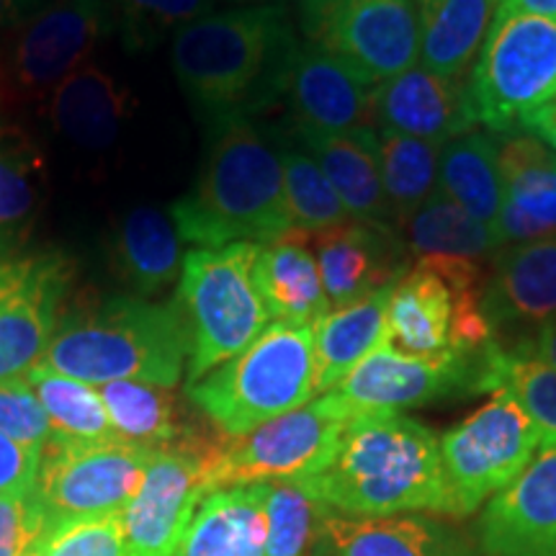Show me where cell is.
<instances>
[{"label":"cell","instance_id":"4dcf8cb0","mask_svg":"<svg viewBox=\"0 0 556 556\" xmlns=\"http://www.w3.org/2000/svg\"><path fill=\"white\" fill-rule=\"evenodd\" d=\"M176 556H268L258 486L208 492Z\"/></svg>","mask_w":556,"mask_h":556},{"label":"cell","instance_id":"cb8c5ba5","mask_svg":"<svg viewBox=\"0 0 556 556\" xmlns=\"http://www.w3.org/2000/svg\"><path fill=\"white\" fill-rule=\"evenodd\" d=\"M456 294L433 268H413L392 287L387 304V343L407 356L438 358L451 351Z\"/></svg>","mask_w":556,"mask_h":556},{"label":"cell","instance_id":"ab89813d","mask_svg":"<svg viewBox=\"0 0 556 556\" xmlns=\"http://www.w3.org/2000/svg\"><path fill=\"white\" fill-rule=\"evenodd\" d=\"M214 0H111V18L129 50H152L168 34L208 16Z\"/></svg>","mask_w":556,"mask_h":556},{"label":"cell","instance_id":"ac0fdd59","mask_svg":"<svg viewBox=\"0 0 556 556\" xmlns=\"http://www.w3.org/2000/svg\"><path fill=\"white\" fill-rule=\"evenodd\" d=\"M482 556H556V448L533 462L490 497L477 523Z\"/></svg>","mask_w":556,"mask_h":556},{"label":"cell","instance_id":"e575fe53","mask_svg":"<svg viewBox=\"0 0 556 556\" xmlns=\"http://www.w3.org/2000/svg\"><path fill=\"white\" fill-rule=\"evenodd\" d=\"M438 191L467 208L484 225H495L503 208V176H500L497 139L484 131H469L443 144Z\"/></svg>","mask_w":556,"mask_h":556},{"label":"cell","instance_id":"ee69618b","mask_svg":"<svg viewBox=\"0 0 556 556\" xmlns=\"http://www.w3.org/2000/svg\"><path fill=\"white\" fill-rule=\"evenodd\" d=\"M41 451L0 433V495H26L37 484Z\"/></svg>","mask_w":556,"mask_h":556},{"label":"cell","instance_id":"e0dca14e","mask_svg":"<svg viewBox=\"0 0 556 556\" xmlns=\"http://www.w3.org/2000/svg\"><path fill=\"white\" fill-rule=\"evenodd\" d=\"M304 240L315 253L330 309L348 307L374 291L394 287L413 268V258L397 229L351 219L323 232L304 235Z\"/></svg>","mask_w":556,"mask_h":556},{"label":"cell","instance_id":"83f0119b","mask_svg":"<svg viewBox=\"0 0 556 556\" xmlns=\"http://www.w3.org/2000/svg\"><path fill=\"white\" fill-rule=\"evenodd\" d=\"M184 240L170 212L137 206L122 219L114 238L116 274L139 296H150L176 283L184 270Z\"/></svg>","mask_w":556,"mask_h":556},{"label":"cell","instance_id":"7402d4cb","mask_svg":"<svg viewBox=\"0 0 556 556\" xmlns=\"http://www.w3.org/2000/svg\"><path fill=\"white\" fill-rule=\"evenodd\" d=\"M482 307L495 338L500 332H536L556 319V240L500 250Z\"/></svg>","mask_w":556,"mask_h":556},{"label":"cell","instance_id":"f907efd6","mask_svg":"<svg viewBox=\"0 0 556 556\" xmlns=\"http://www.w3.org/2000/svg\"><path fill=\"white\" fill-rule=\"evenodd\" d=\"M29 556H41V544H39V546H37V548H34V552H31V554H29Z\"/></svg>","mask_w":556,"mask_h":556},{"label":"cell","instance_id":"7a4b0ae2","mask_svg":"<svg viewBox=\"0 0 556 556\" xmlns=\"http://www.w3.org/2000/svg\"><path fill=\"white\" fill-rule=\"evenodd\" d=\"M304 484L345 516H451L441 441L428 426L402 413L353 417L330 467Z\"/></svg>","mask_w":556,"mask_h":556},{"label":"cell","instance_id":"60d3db41","mask_svg":"<svg viewBox=\"0 0 556 556\" xmlns=\"http://www.w3.org/2000/svg\"><path fill=\"white\" fill-rule=\"evenodd\" d=\"M41 556H129L122 518L60 520L41 541Z\"/></svg>","mask_w":556,"mask_h":556},{"label":"cell","instance_id":"d6986e66","mask_svg":"<svg viewBox=\"0 0 556 556\" xmlns=\"http://www.w3.org/2000/svg\"><path fill=\"white\" fill-rule=\"evenodd\" d=\"M374 122L381 129L446 144L477 127L469 80L413 65L377 86Z\"/></svg>","mask_w":556,"mask_h":556},{"label":"cell","instance_id":"d6a6232c","mask_svg":"<svg viewBox=\"0 0 556 556\" xmlns=\"http://www.w3.org/2000/svg\"><path fill=\"white\" fill-rule=\"evenodd\" d=\"M420 65L448 78L467 70L495 16V0H415Z\"/></svg>","mask_w":556,"mask_h":556},{"label":"cell","instance_id":"ffe728a7","mask_svg":"<svg viewBox=\"0 0 556 556\" xmlns=\"http://www.w3.org/2000/svg\"><path fill=\"white\" fill-rule=\"evenodd\" d=\"M503 208L495 225L500 250L556 240V152L533 135L497 139Z\"/></svg>","mask_w":556,"mask_h":556},{"label":"cell","instance_id":"74e56055","mask_svg":"<svg viewBox=\"0 0 556 556\" xmlns=\"http://www.w3.org/2000/svg\"><path fill=\"white\" fill-rule=\"evenodd\" d=\"M255 486L266 513V554L317 556L323 500L312 495L304 482H263Z\"/></svg>","mask_w":556,"mask_h":556},{"label":"cell","instance_id":"f1b7e54d","mask_svg":"<svg viewBox=\"0 0 556 556\" xmlns=\"http://www.w3.org/2000/svg\"><path fill=\"white\" fill-rule=\"evenodd\" d=\"M392 287L374 291L348 307L330 309L312 325L315 389L328 394L368 353L387 343V304Z\"/></svg>","mask_w":556,"mask_h":556},{"label":"cell","instance_id":"f546056e","mask_svg":"<svg viewBox=\"0 0 556 556\" xmlns=\"http://www.w3.org/2000/svg\"><path fill=\"white\" fill-rule=\"evenodd\" d=\"M45 201V152L16 124L0 127V261L24 248Z\"/></svg>","mask_w":556,"mask_h":556},{"label":"cell","instance_id":"836d02e7","mask_svg":"<svg viewBox=\"0 0 556 556\" xmlns=\"http://www.w3.org/2000/svg\"><path fill=\"white\" fill-rule=\"evenodd\" d=\"M402 229L409 258L415 261L462 258L492 263L500 253L495 229L471 217L467 208L454 204L438 189Z\"/></svg>","mask_w":556,"mask_h":556},{"label":"cell","instance_id":"2e32d148","mask_svg":"<svg viewBox=\"0 0 556 556\" xmlns=\"http://www.w3.org/2000/svg\"><path fill=\"white\" fill-rule=\"evenodd\" d=\"M377 83L315 45H299L289 65L283 99L296 135H348L374 127Z\"/></svg>","mask_w":556,"mask_h":556},{"label":"cell","instance_id":"1f68e13d","mask_svg":"<svg viewBox=\"0 0 556 556\" xmlns=\"http://www.w3.org/2000/svg\"><path fill=\"white\" fill-rule=\"evenodd\" d=\"M503 392L523 407L544 448H556V368L539 358L531 340H495L482 356L479 392Z\"/></svg>","mask_w":556,"mask_h":556},{"label":"cell","instance_id":"ba28073f","mask_svg":"<svg viewBox=\"0 0 556 556\" xmlns=\"http://www.w3.org/2000/svg\"><path fill=\"white\" fill-rule=\"evenodd\" d=\"M477 122L507 135L556 96V18L495 11L469 78Z\"/></svg>","mask_w":556,"mask_h":556},{"label":"cell","instance_id":"5b68a950","mask_svg":"<svg viewBox=\"0 0 556 556\" xmlns=\"http://www.w3.org/2000/svg\"><path fill=\"white\" fill-rule=\"evenodd\" d=\"M315 397V336L287 323H270L245 351L189 384V400L225 435L248 433Z\"/></svg>","mask_w":556,"mask_h":556},{"label":"cell","instance_id":"9c48e42d","mask_svg":"<svg viewBox=\"0 0 556 556\" xmlns=\"http://www.w3.org/2000/svg\"><path fill=\"white\" fill-rule=\"evenodd\" d=\"M541 446L536 428L510 394L497 389L482 407L441 438L451 516L467 518L503 492Z\"/></svg>","mask_w":556,"mask_h":556},{"label":"cell","instance_id":"8992f818","mask_svg":"<svg viewBox=\"0 0 556 556\" xmlns=\"http://www.w3.org/2000/svg\"><path fill=\"white\" fill-rule=\"evenodd\" d=\"M258 248L255 242H232L197 248L184 258L173 304L191 336L189 384L245 351L270 325L255 283Z\"/></svg>","mask_w":556,"mask_h":556},{"label":"cell","instance_id":"44dd1931","mask_svg":"<svg viewBox=\"0 0 556 556\" xmlns=\"http://www.w3.org/2000/svg\"><path fill=\"white\" fill-rule=\"evenodd\" d=\"M317 556H477L475 544L443 520L422 513L345 516L325 505Z\"/></svg>","mask_w":556,"mask_h":556},{"label":"cell","instance_id":"d4e9b609","mask_svg":"<svg viewBox=\"0 0 556 556\" xmlns=\"http://www.w3.org/2000/svg\"><path fill=\"white\" fill-rule=\"evenodd\" d=\"M52 129L80 150H109L129 116V96L106 70L83 65L47 96Z\"/></svg>","mask_w":556,"mask_h":556},{"label":"cell","instance_id":"6da1fadb","mask_svg":"<svg viewBox=\"0 0 556 556\" xmlns=\"http://www.w3.org/2000/svg\"><path fill=\"white\" fill-rule=\"evenodd\" d=\"M296 47L281 5H250L180 29L170 60L189 101L217 127L283 96Z\"/></svg>","mask_w":556,"mask_h":556},{"label":"cell","instance_id":"f6af8a7d","mask_svg":"<svg viewBox=\"0 0 556 556\" xmlns=\"http://www.w3.org/2000/svg\"><path fill=\"white\" fill-rule=\"evenodd\" d=\"M520 127H523L528 135L541 139L548 150L556 152V96L552 101H546L544 106L531 111Z\"/></svg>","mask_w":556,"mask_h":556},{"label":"cell","instance_id":"3957f363","mask_svg":"<svg viewBox=\"0 0 556 556\" xmlns=\"http://www.w3.org/2000/svg\"><path fill=\"white\" fill-rule=\"evenodd\" d=\"M170 217L180 240L201 248L287 238L294 225L281 155L245 116L217 124L197 186L170 206Z\"/></svg>","mask_w":556,"mask_h":556},{"label":"cell","instance_id":"30bf717a","mask_svg":"<svg viewBox=\"0 0 556 556\" xmlns=\"http://www.w3.org/2000/svg\"><path fill=\"white\" fill-rule=\"evenodd\" d=\"M155 451L122 438L70 441L52 438L41 451L34 495L54 523L119 516L135 497Z\"/></svg>","mask_w":556,"mask_h":556},{"label":"cell","instance_id":"4316f807","mask_svg":"<svg viewBox=\"0 0 556 556\" xmlns=\"http://www.w3.org/2000/svg\"><path fill=\"white\" fill-rule=\"evenodd\" d=\"M99 389L114 435L135 446L197 448L204 451L212 438L197 435L186 428L176 392L170 387L144 384V381H111Z\"/></svg>","mask_w":556,"mask_h":556},{"label":"cell","instance_id":"603a6c76","mask_svg":"<svg viewBox=\"0 0 556 556\" xmlns=\"http://www.w3.org/2000/svg\"><path fill=\"white\" fill-rule=\"evenodd\" d=\"M343 201L348 217L364 225L400 229L379 165L377 129L348 135H296Z\"/></svg>","mask_w":556,"mask_h":556},{"label":"cell","instance_id":"f35d334b","mask_svg":"<svg viewBox=\"0 0 556 556\" xmlns=\"http://www.w3.org/2000/svg\"><path fill=\"white\" fill-rule=\"evenodd\" d=\"M278 155H281L283 193H287L289 217L294 229L304 235H315L351 222L343 201L338 199L336 189L307 150L283 144V148H278Z\"/></svg>","mask_w":556,"mask_h":556},{"label":"cell","instance_id":"484cf974","mask_svg":"<svg viewBox=\"0 0 556 556\" xmlns=\"http://www.w3.org/2000/svg\"><path fill=\"white\" fill-rule=\"evenodd\" d=\"M255 283L274 323L312 328L330 312L315 253L299 229L258 248Z\"/></svg>","mask_w":556,"mask_h":556},{"label":"cell","instance_id":"7dc6e473","mask_svg":"<svg viewBox=\"0 0 556 556\" xmlns=\"http://www.w3.org/2000/svg\"><path fill=\"white\" fill-rule=\"evenodd\" d=\"M495 11L531 13V16L556 18V0H495Z\"/></svg>","mask_w":556,"mask_h":556},{"label":"cell","instance_id":"277c9868","mask_svg":"<svg viewBox=\"0 0 556 556\" xmlns=\"http://www.w3.org/2000/svg\"><path fill=\"white\" fill-rule=\"evenodd\" d=\"M191 358V336L176 304L109 296L60 319L41 366L103 387L144 381L176 389Z\"/></svg>","mask_w":556,"mask_h":556},{"label":"cell","instance_id":"9a60e30c","mask_svg":"<svg viewBox=\"0 0 556 556\" xmlns=\"http://www.w3.org/2000/svg\"><path fill=\"white\" fill-rule=\"evenodd\" d=\"M206 497L201 451H155L135 497L119 513L129 556H176Z\"/></svg>","mask_w":556,"mask_h":556},{"label":"cell","instance_id":"7c38bea8","mask_svg":"<svg viewBox=\"0 0 556 556\" xmlns=\"http://www.w3.org/2000/svg\"><path fill=\"white\" fill-rule=\"evenodd\" d=\"M18 29L0 58V99L11 103L47 99L86 65L114 18L106 0H54Z\"/></svg>","mask_w":556,"mask_h":556},{"label":"cell","instance_id":"bcb514c9","mask_svg":"<svg viewBox=\"0 0 556 556\" xmlns=\"http://www.w3.org/2000/svg\"><path fill=\"white\" fill-rule=\"evenodd\" d=\"M50 0H0V29L24 26L26 21L37 16Z\"/></svg>","mask_w":556,"mask_h":556},{"label":"cell","instance_id":"8fae6325","mask_svg":"<svg viewBox=\"0 0 556 556\" xmlns=\"http://www.w3.org/2000/svg\"><path fill=\"white\" fill-rule=\"evenodd\" d=\"M302 29L377 86L420 60L415 0H302Z\"/></svg>","mask_w":556,"mask_h":556},{"label":"cell","instance_id":"d590c367","mask_svg":"<svg viewBox=\"0 0 556 556\" xmlns=\"http://www.w3.org/2000/svg\"><path fill=\"white\" fill-rule=\"evenodd\" d=\"M377 142L381 180L394 219L402 229L438 189L443 144L381 127L377 129Z\"/></svg>","mask_w":556,"mask_h":556},{"label":"cell","instance_id":"b9f144b4","mask_svg":"<svg viewBox=\"0 0 556 556\" xmlns=\"http://www.w3.org/2000/svg\"><path fill=\"white\" fill-rule=\"evenodd\" d=\"M0 433L37 451H45L54 438L50 417L24 377L0 379Z\"/></svg>","mask_w":556,"mask_h":556},{"label":"cell","instance_id":"681fc988","mask_svg":"<svg viewBox=\"0 0 556 556\" xmlns=\"http://www.w3.org/2000/svg\"><path fill=\"white\" fill-rule=\"evenodd\" d=\"M240 3H261V5H266V3H274V0H240Z\"/></svg>","mask_w":556,"mask_h":556},{"label":"cell","instance_id":"5bb4252c","mask_svg":"<svg viewBox=\"0 0 556 556\" xmlns=\"http://www.w3.org/2000/svg\"><path fill=\"white\" fill-rule=\"evenodd\" d=\"M482 356L467 358L446 353L438 358H420L384 343L368 353L332 392L353 417L402 413L443 397L479 392Z\"/></svg>","mask_w":556,"mask_h":556},{"label":"cell","instance_id":"4fadbf2b","mask_svg":"<svg viewBox=\"0 0 556 556\" xmlns=\"http://www.w3.org/2000/svg\"><path fill=\"white\" fill-rule=\"evenodd\" d=\"M75 278L62 250L0 261V379L24 377L45 358Z\"/></svg>","mask_w":556,"mask_h":556},{"label":"cell","instance_id":"7bdbcfd3","mask_svg":"<svg viewBox=\"0 0 556 556\" xmlns=\"http://www.w3.org/2000/svg\"><path fill=\"white\" fill-rule=\"evenodd\" d=\"M50 528L52 520L34 492L0 495V556H29Z\"/></svg>","mask_w":556,"mask_h":556},{"label":"cell","instance_id":"52a82bcc","mask_svg":"<svg viewBox=\"0 0 556 556\" xmlns=\"http://www.w3.org/2000/svg\"><path fill=\"white\" fill-rule=\"evenodd\" d=\"M351 422V409L336 392H328L242 435H225L217 430L201 451L206 495L229 486L304 482L323 475L336 458Z\"/></svg>","mask_w":556,"mask_h":556},{"label":"cell","instance_id":"8d00e7d4","mask_svg":"<svg viewBox=\"0 0 556 556\" xmlns=\"http://www.w3.org/2000/svg\"><path fill=\"white\" fill-rule=\"evenodd\" d=\"M26 384L45 407L54 438L70 441H106L116 438L99 389L37 364L24 374Z\"/></svg>","mask_w":556,"mask_h":556},{"label":"cell","instance_id":"c3c4849f","mask_svg":"<svg viewBox=\"0 0 556 556\" xmlns=\"http://www.w3.org/2000/svg\"><path fill=\"white\" fill-rule=\"evenodd\" d=\"M531 343H533V351L539 353V358H544L548 366L556 368V319L541 325V328L533 332Z\"/></svg>","mask_w":556,"mask_h":556}]
</instances>
